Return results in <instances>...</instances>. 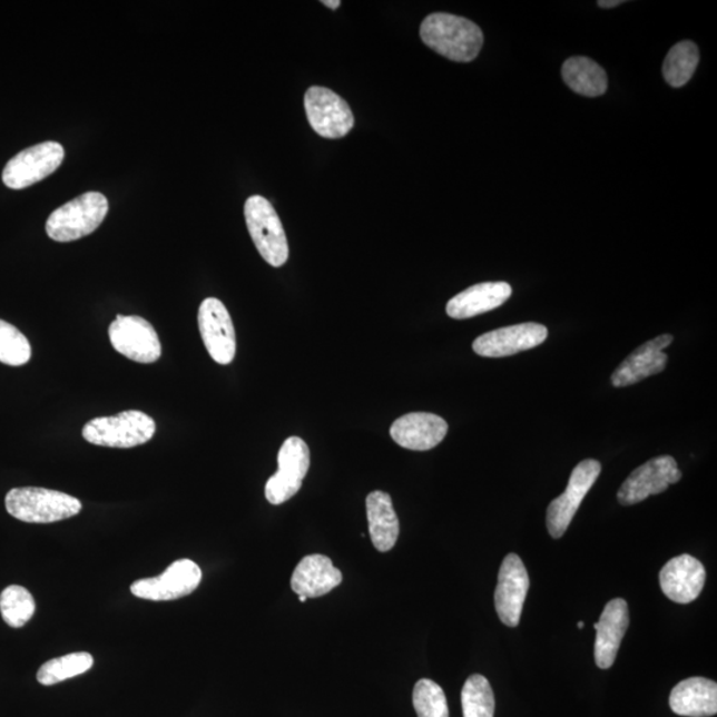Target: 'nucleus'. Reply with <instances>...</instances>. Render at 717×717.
Listing matches in <instances>:
<instances>
[{
  "label": "nucleus",
  "mask_w": 717,
  "mask_h": 717,
  "mask_svg": "<svg viewBox=\"0 0 717 717\" xmlns=\"http://www.w3.org/2000/svg\"><path fill=\"white\" fill-rule=\"evenodd\" d=\"M109 341L117 353L143 364L161 357V342L151 324L137 315H117L110 323Z\"/></svg>",
  "instance_id": "nucleus-7"
},
{
  "label": "nucleus",
  "mask_w": 717,
  "mask_h": 717,
  "mask_svg": "<svg viewBox=\"0 0 717 717\" xmlns=\"http://www.w3.org/2000/svg\"><path fill=\"white\" fill-rule=\"evenodd\" d=\"M199 333L213 361L230 364L236 356V330L229 312L217 298H206L198 310Z\"/></svg>",
  "instance_id": "nucleus-13"
},
{
  "label": "nucleus",
  "mask_w": 717,
  "mask_h": 717,
  "mask_svg": "<svg viewBox=\"0 0 717 717\" xmlns=\"http://www.w3.org/2000/svg\"><path fill=\"white\" fill-rule=\"evenodd\" d=\"M512 296L507 282H484L464 289L448 302L446 314L453 320L473 318L499 308Z\"/></svg>",
  "instance_id": "nucleus-20"
},
{
  "label": "nucleus",
  "mask_w": 717,
  "mask_h": 717,
  "mask_svg": "<svg viewBox=\"0 0 717 717\" xmlns=\"http://www.w3.org/2000/svg\"><path fill=\"white\" fill-rule=\"evenodd\" d=\"M310 468V450L301 438H288L278 453V472L266 482L265 494L273 505L294 498Z\"/></svg>",
  "instance_id": "nucleus-10"
},
{
  "label": "nucleus",
  "mask_w": 717,
  "mask_h": 717,
  "mask_svg": "<svg viewBox=\"0 0 717 717\" xmlns=\"http://www.w3.org/2000/svg\"><path fill=\"white\" fill-rule=\"evenodd\" d=\"M31 344L12 324L0 320V362L20 367L30 362Z\"/></svg>",
  "instance_id": "nucleus-29"
},
{
  "label": "nucleus",
  "mask_w": 717,
  "mask_h": 717,
  "mask_svg": "<svg viewBox=\"0 0 717 717\" xmlns=\"http://www.w3.org/2000/svg\"><path fill=\"white\" fill-rule=\"evenodd\" d=\"M674 336L665 334L655 337L639 346L625 358L613 371L611 383L613 387L622 389L637 384L648 376L658 375L667 367L668 356L664 350L670 347Z\"/></svg>",
  "instance_id": "nucleus-16"
},
{
  "label": "nucleus",
  "mask_w": 717,
  "mask_h": 717,
  "mask_svg": "<svg viewBox=\"0 0 717 717\" xmlns=\"http://www.w3.org/2000/svg\"><path fill=\"white\" fill-rule=\"evenodd\" d=\"M602 465L597 460H585L579 463L570 475L567 491L560 498L551 501L547 513V526L551 537L561 538L567 533L586 494L596 484Z\"/></svg>",
  "instance_id": "nucleus-8"
},
{
  "label": "nucleus",
  "mask_w": 717,
  "mask_h": 717,
  "mask_svg": "<svg viewBox=\"0 0 717 717\" xmlns=\"http://www.w3.org/2000/svg\"><path fill=\"white\" fill-rule=\"evenodd\" d=\"M659 581L665 596L672 602L691 603L705 588L706 569L695 557L682 554L665 564Z\"/></svg>",
  "instance_id": "nucleus-17"
},
{
  "label": "nucleus",
  "mask_w": 717,
  "mask_h": 717,
  "mask_svg": "<svg viewBox=\"0 0 717 717\" xmlns=\"http://www.w3.org/2000/svg\"><path fill=\"white\" fill-rule=\"evenodd\" d=\"M670 707L679 716L711 717L717 714V685L706 678L679 682L670 695Z\"/></svg>",
  "instance_id": "nucleus-22"
},
{
  "label": "nucleus",
  "mask_w": 717,
  "mask_h": 717,
  "mask_svg": "<svg viewBox=\"0 0 717 717\" xmlns=\"http://www.w3.org/2000/svg\"><path fill=\"white\" fill-rule=\"evenodd\" d=\"M681 479L677 460L671 456H659L633 471L618 492L620 505L630 507L642 502L654 494L667 491Z\"/></svg>",
  "instance_id": "nucleus-12"
},
{
  "label": "nucleus",
  "mask_w": 717,
  "mask_h": 717,
  "mask_svg": "<svg viewBox=\"0 0 717 717\" xmlns=\"http://www.w3.org/2000/svg\"><path fill=\"white\" fill-rule=\"evenodd\" d=\"M245 220L261 257L274 267L284 266L288 259V244L284 225L272 203L262 196L247 198Z\"/></svg>",
  "instance_id": "nucleus-5"
},
{
  "label": "nucleus",
  "mask_w": 717,
  "mask_h": 717,
  "mask_svg": "<svg viewBox=\"0 0 717 717\" xmlns=\"http://www.w3.org/2000/svg\"><path fill=\"white\" fill-rule=\"evenodd\" d=\"M73 495L51 489L13 488L6 495V509L13 519L29 523H52L71 519L81 512Z\"/></svg>",
  "instance_id": "nucleus-2"
},
{
  "label": "nucleus",
  "mask_w": 717,
  "mask_h": 717,
  "mask_svg": "<svg viewBox=\"0 0 717 717\" xmlns=\"http://www.w3.org/2000/svg\"><path fill=\"white\" fill-rule=\"evenodd\" d=\"M578 629H583V622H578Z\"/></svg>",
  "instance_id": "nucleus-34"
},
{
  "label": "nucleus",
  "mask_w": 717,
  "mask_h": 717,
  "mask_svg": "<svg viewBox=\"0 0 717 717\" xmlns=\"http://www.w3.org/2000/svg\"><path fill=\"white\" fill-rule=\"evenodd\" d=\"M529 586L528 570L521 558L508 554L501 564L498 589L494 592L495 611L503 625L519 626Z\"/></svg>",
  "instance_id": "nucleus-14"
},
{
  "label": "nucleus",
  "mask_w": 717,
  "mask_h": 717,
  "mask_svg": "<svg viewBox=\"0 0 717 717\" xmlns=\"http://www.w3.org/2000/svg\"><path fill=\"white\" fill-rule=\"evenodd\" d=\"M105 195L88 191L51 213L46 224L47 236L57 243H72L92 234L108 215Z\"/></svg>",
  "instance_id": "nucleus-3"
},
{
  "label": "nucleus",
  "mask_w": 717,
  "mask_h": 717,
  "mask_svg": "<svg viewBox=\"0 0 717 717\" xmlns=\"http://www.w3.org/2000/svg\"><path fill=\"white\" fill-rule=\"evenodd\" d=\"M322 3L324 6H326V7H328V9H331V10L340 9V6H341L340 0H324V2H322Z\"/></svg>",
  "instance_id": "nucleus-32"
},
{
  "label": "nucleus",
  "mask_w": 717,
  "mask_h": 717,
  "mask_svg": "<svg viewBox=\"0 0 717 717\" xmlns=\"http://www.w3.org/2000/svg\"><path fill=\"white\" fill-rule=\"evenodd\" d=\"M391 438L405 450L430 451L444 440L448 424L443 418L429 412H412L392 424Z\"/></svg>",
  "instance_id": "nucleus-18"
},
{
  "label": "nucleus",
  "mask_w": 717,
  "mask_h": 717,
  "mask_svg": "<svg viewBox=\"0 0 717 717\" xmlns=\"http://www.w3.org/2000/svg\"><path fill=\"white\" fill-rule=\"evenodd\" d=\"M65 160V148L59 143L46 141L33 145L13 156L3 169L7 188L22 190L57 171Z\"/></svg>",
  "instance_id": "nucleus-6"
},
{
  "label": "nucleus",
  "mask_w": 717,
  "mask_h": 717,
  "mask_svg": "<svg viewBox=\"0 0 717 717\" xmlns=\"http://www.w3.org/2000/svg\"><path fill=\"white\" fill-rule=\"evenodd\" d=\"M464 717H494V694L491 682L482 675H472L461 691Z\"/></svg>",
  "instance_id": "nucleus-28"
},
{
  "label": "nucleus",
  "mask_w": 717,
  "mask_h": 717,
  "mask_svg": "<svg viewBox=\"0 0 717 717\" xmlns=\"http://www.w3.org/2000/svg\"><path fill=\"white\" fill-rule=\"evenodd\" d=\"M548 334V328L540 323L514 324L479 336L473 342V351L484 357L512 356L540 346Z\"/></svg>",
  "instance_id": "nucleus-15"
},
{
  "label": "nucleus",
  "mask_w": 717,
  "mask_h": 717,
  "mask_svg": "<svg viewBox=\"0 0 717 717\" xmlns=\"http://www.w3.org/2000/svg\"><path fill=\"white\" fill-rule=\"evenodd\" d=\"M365 505H367L371 541L376 550L385 553L395 547L400 532V523L394 505H392L391 495L381 491L372 492L367 495Z\"/></svg>",
  "instance_id": "nucleus-23"
},
{
  "label": "nucleus",
  "mask_w": 717,
  "mask_h": 717,
  "mask_svg": "<svg viewBox=\"0 0 717 717\" xmlns=\"http://www.w3.org/2000/svg\"><path fill=\"white\" fill-rule=\"evenodd\" d=\"M94 657L88 652H73L65 657L48 660L40 667L37 678L40 685L53 686L60 681L79 677V675L91 670Z\"/></svg>",
  "instance_id": "nucleus-26"
},
{
  "label": "nucleus",
  "mask_w": 717,
  "mask_h": 717,
  "mask_svg": "<svg viewBox=\"0 0 717 717\" xmlns=\"http://www.w3.org/2000/svg\"><path fill=\"white\" fill-rule=\"evenodd\" d=\"M155 433V420L136 410L124 411L116 416L89 420L82 429V438L88 443L122 450L147 444Z\"/></svg>",
  "instance_id": "nucleus-4"
},
{
  "label": "nucleus",
  "mask_w": 717,
  "mask_h": 717,
  "mask_svg": "<svg viewBox=\"0 0 717 717\" xmlns=\"http://www.w3.org/2000/svg\"><path fill=\"white\" fill-rule=\"evenodd\" d=\"M699 65V50L694 41L685 40L675 45L667 53L664 76L667 85L674 88L686 86Z\"/></svg>",
  "instance_id": "nucleus-25"
},
{
  "label": "nucleus",
  "mask_w": 717,
  "mask_h": 717,
  "mask_svg": "<svg viewBox=\"0 0 717 717\" xmlns=\"http://www.w3.org/2000/svg\"><path fill=\"white\" fill-rule=\"evenodd\" d=\"M305 108L310 126L326 139H342L354 128L355 119L347 101L328 88H308Z\"/></svg>",
  "instance_id": "nucleus-9"
},
{
  "label": "nucleus",
  "mask_w": 717,
  "mask_h": 717,
  "mask_svg": "<svg viewBox=\"0 0 717 717\" xmlns=\"http://www.w3.org/2000/svg\"><path fill=\"white\" fill-rule=\"evenodd\" d=\"M629 606L625 599H612L602 612L601 619L595 625L597 631L595 657L596 664L602 670H609L617 659L620 644L629 629Z\"/></svg>",
  "instance_id": "nucleus-19"
},
{
  "label": "nucleus",
  "mask_w": 717,
  "mask_h": 717,
  "mask_svg": "<svg viewBox=\"0 0 717 717\" xmlns=\"http://www.w3.org/2000/svg\"><path fill=\"white\" fill-rule=\"evenodd\" d=\"M343 576L328 557L312 554L303 558L292 577L295 595L318 598L328 595L342 583Z\"/></svg>",
  "instance_id": "nucleus-21"
},
{
  "label": "nucleus",
  "mask_w": 717,
  "mask_h": 717,
  "mask_svg": "<svg viewBox=\"0 0 717 717\" xmlns=\"http://www.w3.org/2000/svg\"><path fill=\"white\" fill-rule=\"evenodd\" d=\"M203 571L191 560H178L170 564L161 576L139 579L130 586L137 598L147 601H176L191 595L202 583Z\"/></svg>",
  "instance_id": "nucleus-11"
},
{
  "label": "nucleus",
  "mask_w": 717,
  "mask_h": 717,
  "mask_svg": "<svg viewBox=\"0 0 717 717\" xmlns=\"http://www.w3.org/2000/svg\"><path fill=\"white\" fill-rule=\"evenodd\" d=\"M413 707L418 717H450L443 688L430 679L416 682L413 689Z\"/></svg>",
  "instance_id": "nucleus-30"
},
{
  "label": "nucleus",
  "mask_w": 717,
  "mask_h": 717,
  "mask_svg": "<svg viewBox=\"0 0 717 717\" xmlns=\"http://www.w3.org/2000/svg\"><path fill=\"white\" fill-rule=\"evenodd\" d=\"M298 598H299V601H301V602H306V601H307V599H308V598H307V597H305V596H298Z\"/></svg>",
  "instance_id": "nucleus-33"
},
{
  "label": "nucleus",
  "mask_w": 717,
  "mask_h": 717,
  "mask_svg": "<svg viewBox=\"0 0 717 717\" xmlns=\"http://www.w3.org/2000/svg\"><path fill=\"white\" fill-rule=\"evenodd\" d=\"M36 609V599L23 586L11 585L0 595V612L4 622L13 629H19L29 622Z\"/></svg>",
  "instance_id": "nucleus-27"
},
{
  "label": "nucleus",
  "mask_w": 717,
  "mask_h": 717,
  "mask_svg": "<svg viewBox=\"0 0 717 717\" xmlns=\"http://www.w3.org/2000/svg\"><path fill=\"white\" fill-rule=\"evenodd\" d=\"M562 78L576 94L598 98L608 91V75L595 60L574 57L564 61Z\"/></svg>",
  "instance_id": "nucleus-24"
},
{
  "label": "nucleus",
  "mask_w": 717,
  "mask_h": 717,
  "mask_svg": "<svg viewBox=\"0 0 717 717\" xmlns=\"http://www.w3.org/2000/svg\"><path fill=\"white\" fill-rule=\"evenodd\" d=\"M622 3L623 2H619V0H599L598 6L602 7V9H612V7H617Z\"/></svg>",
  "instance_id": "nucleus-31"
},
{
  "label": "nucleus",
  "mask_w": 717,
  "mask_h": 717,
  "mask_svg": "<svg viewBox=\"0 0 717 717\" xmlns=\"http://www.w3.org/2000/svg\"><path fill=\"white\" fill-rule=\"evenodd\" d=\"M420 37L441 57L459 63L478 58L484 45V33L478 24L444 12L426 17L420 27Z\"/></svg>",
  "instance_id": "nucleus-1"
}]
</instances>
